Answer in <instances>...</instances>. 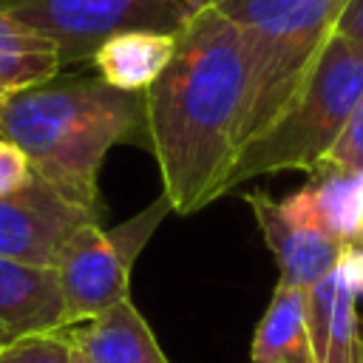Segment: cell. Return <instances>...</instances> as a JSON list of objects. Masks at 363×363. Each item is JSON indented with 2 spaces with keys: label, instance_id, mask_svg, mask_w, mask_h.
<instances>
[{
  "label": "cell",
  "instance_id": "cell-8",
  "mask_svg": "<svg viewBox=\"0 0 363 363\" xmlns=\"http://www.w3.org/2000/svg\"><path fill=\"white\" fill-rule=\"evenodd\" d=\"M244 201L250 204L258 230L278 264V284L309 289L320 278H326L343 255V244L326 235L323 230L306 227L284 213L281 201H275L264 190L244 193Z\"/></svg>",
  "mask_w": 363,
  "mask_h": 363
},
{
  "label": "cell",
  "instance_id": "cell-14",
  "mask_svg": "<svg viewBox=\"0 0 363 363\" xmlns=\"http://www.w3.org/2000/svg\"><path fill=\"white\" fill-rule=\"evenodd\" d=\"M60 71L54 45L0 9V82L9 91H20L51 79Z\"/></svg>",
  "mask_w": 363,
  "mask_h": 363
},
{
  "label": "cell",
  "instance_id": "cell-5",
  "mask_svg": "<svg viewBox=\"0 0 363 363\" xmlns=\"http://www.w3.org/2000/svg\"><path fill=\"white\" fill-rule=\"evenodd\" d=\"M167 213L170 201L159 196L116 227L82 221L62 235L54 255V272L65 303V326L94 320L130 298L133 264Z\"/></svg>",
  "mask_w": 363,
  "mask_h": 363
},
{
  "label": "cell",
  "instance_id": "cell-2",
  "mask_svg": "<svg viewBox=\"0 0 363 363\" xmlns=\"http://www.w3.org/2000/svg\"><path fill=\"white\" fill-rule=\"evenodd\" d=\"M0 136L68 204L102 221L99 167L113 145L147 150L145 91H119L99 74H57L0 99Z\"/></svg>",
  "mask_w": 363,
  "mask_h": 363
},
{
  "label": "cell",
  "instance_id": "cell-20",
  "mask_svg": "<svg viewBox=\"0 0 363 363\" xmlns=\"http://www.w3.org/2000/svg\"><path fill=\"white\" fill-rule=\"evenodd\" d=\"M74 363H88V360L79 354V349H77V346H74Z\"/></svg>",
  "mask_w": 363,
  "mask_h": 363
},
{
  "label": "cell",
  "instance_id": "cell-6",
  "mask_svg": "<svg viewBox=\"0 0 363 363\" xmlns=\"http://www.w3.org/2000/svg\"><path fill=\"white\" fill-rule=\"evenodd\" d=\"M213 0H0V9L45 37L60 68L91 62L99 45L128 31L179 34Z\"/></svg>",
  "mask_w": 363,
  "mask_h": 363
},
{
  "label": "cell",
  "instance_id": "cell-13",
  "mask_svg": "<svg viewBox=\"0 0 363 363\" xmlns=\"http://www.w3.org/2000/svg\"><path fill=\"white\" fill-rule=\"evenodd\" d=\"M173 48L176 34L128 31L99 45L91 65L108 85L119 91H147L156 82V77L167 68Z\"/></svg>",
  "mask_w": 363,
  "mask_h": 363
},
{
  "label": "cell",
  "instance_id": "cell-7",
  "mask_svg": "<svg viewBox=\"0 0 363 363\" xmlns=\"http://www.w3.org/2000/svg\"><path fill=\"white\" fill-rule=\"evenodd\" d=\"M82 221H96L68 204L43 179H31L23 190L0 199V255L54 267L57 244Z\"/></svg>",
  "mask_w": 363,
  "mask_h": 363
},
{
  "label": "cell",
  "instance_id": "cell-15",
  "mask_svg": "<svg viewBox=\"0 0 363 363\" xmlns=\"http://www.w3.org/2000/svg\"><path fill=\"white\" fill-rule=\"evenodd\" d=\"M318 363H363V335L357 318V295L337 269V292Z\"/></svg>",
  "mask_w": 363,
  "mask_h": 363
},
{
  "label": "cell",
  "instance_id": "cell-11",
  "mask_svg": "<svg viewBox=\"0 0 363 363\" xmlns=\"http://www.w3.org/2000/svg\"><path fill=\"white\" fill-rule=\"evenodd\" d=\"M68 329L88 363H170L130 298Z\"/></svg>",
  "mask_w": 363,
  "mask_h": 363
},
{
  "label": "cell",
  "instance_id": "cell-19",
  "mask_svg": "<svg viewBox=\"0 0 363 363\" xmlns=\"http://www.w3.org/2000/svg\"><path fill=\"white\" fill-rule=\"evenodd\" d=\"M335 34H343V37H352V40L363 43V0H349L346 3V9L337 17Z\"/></svg>",
  "mask_w": 363,
  "mask_h": 363
},
{
  "label": "cell",
  "instance_id": "cell-1",
  "mask_svg": "<svg viewBox=\"0 0 363 363\" xmlns=\"http://www.w3.org/2000/svg\"><path fill=\"white\" fill-rule=\"evenodd\" d=\"M247 99L244 37L207 6L176 34L167 68L145 91L147 150L156 159L170 213L193 216L227 193Z\"/></svg>",
  "mask_w": 363,
  "mask_h": 363
},
{
  "label": "cell",
  "instance_id": "cell-9",
  "mask_svg": "<svg viewBox=\"0 0 363 363\" xmlns=\"http://www.w3.org/2000/svg\"><path fill=\"white\" fill-rule=\"evenodd\" d=\"M281 207L295 221L323 230L343 247L363 244V173L320 162L301 190L281 199Z\"/></svg>",
  "mask_w": 363,
  "mask_h": 363
},
{
  "label": "cell",
  "instance_id": "cell-4",
  "mask_svg": "<svg viewBox=\"0 0 363 363\" xmlns=\"http://www.w3.org/2000/svg\"><path fill=\"white\" fill-rule=\"evenodd\" d=\"M360 96L363 43L343 34H332L289 108L261 136L250 139L238 150L227 179V193L241 182L267 173H312L329 156Z\"/></svg>",
  "mask_w": 363,
  "mask_h": 363
},
{
  "label": "cell",
  "instance_id": "cell-21",
  "mask_svg": "<svg viewBox=\"0 0 363 363\" xmlns=\"http://www.w3.org/2000/svg\"><path fill=\"white\" fill-rule=\"evenodd\" d=\"M6 94H11V91H9V88H6V85H3V82H0V99H3V96H6Z\"/></svg>",
  "mask_w": 363,
  "mask_h": 363
},
{
  "label": "cell",
  "instance_id": "cell-16",
  "mask_svg": "<svg viewBox=\"0 0 363 363\" xmlns=\"http://www.w3.org/2000/svg\"><path fill=\"white\" fill-rule=\"evenodd\" d=\"M0 363H74L71 329L11 337L0 346Z\"/></svg>",
  "mask_w": 363,
  "mask_h": 363
},
{
  "label": "cell",
  "instance_id": "cell-10",
  "mask_svg": "<svg viewBox=\"0 0 363 363\" xmlns=\"http://www.w3.org/2000/svg\"><path fill=\"white\" fill-rule=\"evenodd\" d=\"M0 329L9 337L68 329L54 267L0 255Z\"/></svg>",
  "mask_w": 363,
  "mask_h": 363
},
{
  "label": "cell",
  "instance_id": "cell-18",
  "mask_svg": "<svg viewBox=\"0 0 363 363\" xmlns=\"http://www.w3.org/2000/svg\"><path fill=\"white\" fill-rule=\"evenodd\" d=\"M34 179V170L26 159V153L0 136V199L23 190Z\"/></svg>",
  "mask_w": 363,
  "mask_h": 363
},
{
  "label": "cell",
  "instance_id": "cell-17",
  "mask_svg": "<svg viewBox=\"0 0 363 363\" xmlns=\"http://www.w3.org/2000/svg\"><path fill=\"white\" fill-rule=\"evenodd\" d=\"M340 170H352V173H363V96L357 99L346 128L340 130L337 142L332 145L329 156L323 159Z\"/></svg>",
  "mask_w": 363,
  "mask_h": 363
},
{
  "label": "cell",
  "instance_id": "cell-12",
  "mask_svg": "<svg viewBox=\"0 0 363 363\" xmlns=\"http://www.w3.org/2000/svg\"><path fill=\"white\" fill-rule=\"evenodd\" d=\"M250 363H318L306 326V289L275 284L252 335Z\"/></svg>",
  "mask_w": 363,
  "mask_h": 363
},
{
  "label": "cell",
  "instance_id": "cell-3",
  "mask_svg": "<svg viewBox=\"0 0 363 363\" xmlns=\"http://www.w3.org/2000/svg\"><path fill=\"white\" fill-rule=\"evenodd\" d=\"M349 0H213L244 37L250 99L241 147L261 136L295 99Z\"/></svg>",
  "mask_w": 363,
  "mask_h": 363
},
{
  "label": "cell",
  "instance_id": "cell-22",
  "mask_svg": "<svg viewBox=\"0 0 363 363\" xmlns=\"http://www.w3.org/2000/svg\"><path fill=\"white\" fill-rule=\"evenodd\" d=\"M6 340H11V337H9V335H6V332H3V329H0V346H3V343H6Z\"/></svg>",
  "mask_w": 363,
  "mask_h": 363
},
{
  "label": "cell",
  "instance_id": "cell-23",
  "mask_svg": "<svg viewBox=\"0 0 363 363\" xmlns=\"http://www.w3.org/2000/svg\"><path fill=\"white\" fill-rule=\"evenodd\" d=\"M360 247H363V244H360Z\"/></svg>",
  "mask_w": 363,
  "mask_h": 363
}]
</instances>
